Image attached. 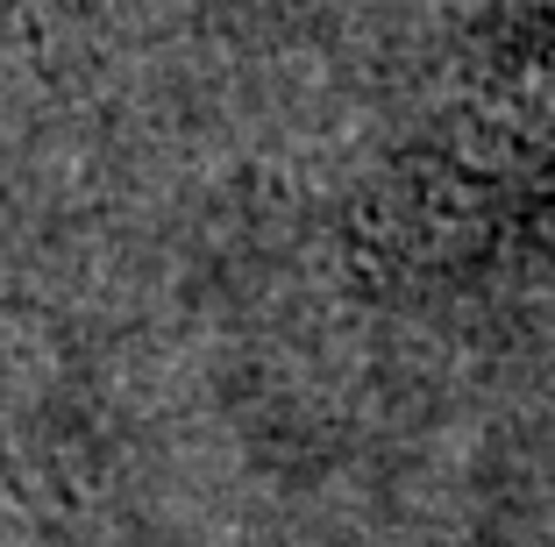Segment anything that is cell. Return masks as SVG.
Returning a JSON list of instances; mask_svg holds the SVG:
<instances>
[{
  "label": "cell",
  "instance_id": "1",
  "mask_svg": "<svg viewBox=\"0 0 555 547\" xmlns=\"http://www.w3.org/2000/svg\"><path fill=\"white\" fill-rule=\"evenodd\" d=\"M555 199V15L499 43L399 178L385 249L456 257Z\"/></svg>",
  "mask_w": 555,
  "mask_h": 547
}]
</instances>
